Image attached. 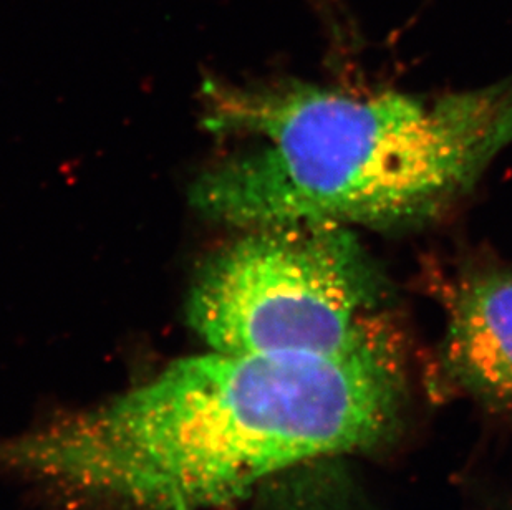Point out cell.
Returning <instances> with one entry per match:
<instances>
[{"label": "cell", "instance_id": "cell-2", "mask_svg": "<svg viewBox=\"0 0 512 510\" xmlns=\"http://www.w3.org/2000/svg\"><path fill=\"white\" fill-rule=\"evenodd\" d=\"M206 123L252 138L191 201L237 226H410L436 216L512 143V80L440 97L287 85L216 88Z\"/></svg>", "mask_w": 512, "mask_h": 510}, {"label": "cell", "instance_id": "cell-3", "mask_svg": "<svg viewBox=\"0 0 512 510\" xmlns=\"http://www.w3.org/2000/svg\"><path fill=\"white\" fill-rule=\"evenodd\" d=\"M383 282L348 226L299 221L252 227L194 282L189 325L216 352L337 355L390 325Z\"/></svg>", "mask_w": 512, "mask_h": 510}, {"label": "cell", "instance_id": "cell-1", "mask_svg": "<svg viewBox=\"0 0 512 510\" xmlns=\"http://www.w3.org/2000/svg\"><path fill=\"white\" fill-rule=\"evenodd\" d=\"M401 400L390 327L337 355L213 350L12 439L0 458L135 509H216L302 462L375 448L397 426Z\"/></svg>", "mask_w": 512, "mask_h": 510}, {"label": "cell", "instance_id": "cell-4", "mask_svg": "<svg viewBox=\"0 0 512 510\" xmlns=\"http://www.w3.org/2000/svg\"><path fill=\"white\" fill-rule=\"evenodd\" d=\"M445 365L481 400L512 403V275H483L455 295Z\"/></svg>", "mask_w": 512, "mask_h": 510}]
</instances>
